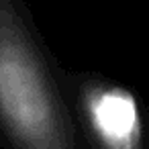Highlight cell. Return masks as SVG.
<instances>
[{
	"label": "cell",
	"instance_id": "6da1fadb",
	"mask_svg": "<svg viewBox=\"0 0 149 149\" xmlns=\"http://www.w3.org/2000/svg\"><path fill=\"white\" fill-rule=\"evenodd\" d=\"M0 127L17 149H74L53 80L10 0H0Z\"/></svg>",
	"mask_w": 149,
	"mask_h": 149
},
{
	"label": "cell",
	"instance_id": "7a4b0ae2",
	"mask_svg": "<svg viewBox=\"0 0 149 149\" xmlns=\"http://www.w3.org/2000/svg\"><path fill=\"white\" fill-rule=\"evenodd\" d=\"M84 112L102 149H139L141 114L133 94L114 86L90 88L84 96Z\"/></svg>",
	"mask_w": 149,
	"mask_h": 149
}]
</instances>
